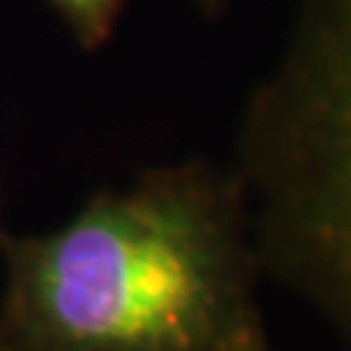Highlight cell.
Instances as JSON below:
<instances>
[{
  "mask_svg": "<svg viewBox=\"0 0 351 351\" xmlns=\"http://www.w3.org/2000/svg\"><path fill=\"white\" fill-rule=\"evenodd\" d=\"M0 351H269L246 191L208 161L103 191L47 234L0 226Z\"/></svg>",
  "mask_w": 351,
  "mask_h": 351,
  "instance_id": "obj_1",
  "label": "cell"
},
{
  "mask_svg": "<svg viewBox=\"0 0 351 351\" xmlns=\"http://www.w3.org/2000/svg\"><path fill=\"white\" fill-rule=\"evenodd\" d=\"M237 179L263 276L351 351V0H299L249 100Z\"/></svg>",
  "mask_w": 351,
  "mask_h": 351,
  "instance_id": "obj_2",
  "label": "cell"
},
{
  "mask_svg": "<svg viewBox=\"0 0 351 351\" xmlns=\"http://www.w3.org/2000/svg\"><path fill=\"white\" fill-rule=\"evenodd\" d=\"M59 15L68 21L73 36L85 47H97L112 36V27L126 0H50Z\"/></svg>",
  "mask_w": 351,
  "mask_h": 351,
  "instance_id": "obj_3",
  "label": "cell"
},
{
  "mask_svg": "<svg viewBox=\"0 0 351 351\" xmlns=\"http://www.w3.org/2000/svg\"><path fill=\"white\" fill-rule=\"evenodd\" d=\"M199 3H202V6H205V9H214V6H217V3H219V0H199Z\"/></svg>",
  "mask_w": 351,
  "mask_h": 351,
  "instance_id": "obj_4",
  "label": "cell"
}]
</instances>
